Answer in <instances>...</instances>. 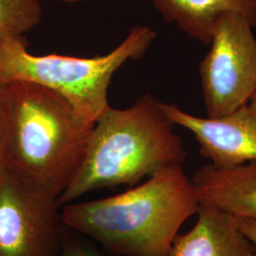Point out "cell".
<instances>
[{
	"label": "cell",
	"instance_id": "cell-1",
	"mask_svg": "<svg viewBox=\"0 0 256 256\" xmlns=\"http://www.w3.org/2000/svg\"><path fill=\"white\" fill-rule=\"evenodd\" d=\"M200 204L182 164L160 169L126 192L62 207L64 225L116 256H168Z\"/></svg>",
	"mask_w": 256,
	"mask_h": 256
},
{
	"label": "cell",
	"instance_id": "cell-9",
	"mask_svg": "<svg viewBox=\"0 0 256 256\" xmlns=\"http://www.w3.org/2000/svg\"><path fill=\"white\" fill-rule=\"evenodd\" d=\"M189 232L174 238L168 256H254V248L236 218L200 207Z\"/></svg>",
	"mask_w": 256,
	"mask_h": 256
},
{
	"label": "cell",
	"instance_id": "cell-13",
	"mask_svg": "<svg viewBox=\"0 0 256 256\" xmlns=\"http://www.w3.org/2000/svg\"><path fill=\"white\" fill-rule=\"evenodd\" d=\"M66 226V225H64ZM60 256H106L92 243L80 238L76 232L64 227L63 245Z\"/></svg>",
	"mask_w": 256,
	"mask_h": 256
},
{
	"label": "cell",
	"instance_id": "cell-4",
	"mask_svg": "<svg viewBox=\"0 0 256 256\" xmlns=\"http://www.w3.org/2000/svg\"><path fill=\"white\" fill-rule=\"evenodd\" d=\"M155 30L135 26L111 52L92 58L32 54L24 36L0 40V82L27 81L64 97L84 119L95 122L110 108L113 75L128 60L142 58L155 41Z\"/></svg>",
	"mask_w": 256,
	"mask_h": 256
},
{
	"label": "cell",
	"instance_id": "cell-11",
	"mask_svg": "<svg viewBox=\"0 0 256 256\" xmlns=\"http://www.w3.org/2000/svg\"><path fill=\"white\" fill-rule=\"evenodd\" d=\"M42 18L40 0H0V40L23 36L39 25Z\"/></svg>",
	"mask_w": 256,
	"mask_h": 256
},
{
	"label": "cell",
	"instance_id": "cell-10",
	"mask_svg": "<svg viewBox=\"0 0 256 256\" xmlns=\"http://www.w3.org/2000/svg\"><path fill=\"white\" fill-rule=\"evenodd\" d=\"M168 23L209 46L220 19L239 14L256 28V0H147Z\"/></svg>",
	"mask_w": 256,
	"mask_h": 256
},
{
	"label": "cell",
	"instance_id": "cell-6",
	"mask_svg": "<svg viewBox=\"0 0 256 256\" xmlns=\"http://www.w3.org/2000/svg\"><path fill=\"white\" fill-rule=\"evenodd\" d=\"M52 192L0 173V256H60L64 224Z\"/></svg>",
	"mask_w": 256,
	"mask_h": 256
},
{
	"label": "cell",
	"instance_id": "cell-15",
	"mask_svg": "<svg viewBox=\"0 0 256 256\" xmlns=\"http://www.w3.org/2000/svg\"><path fill=\"white\" fill-rule=\"evenodd\" d=\"M61 2H64V3H77V2H82L84 0H59Z\"/></svg>",
	"mask_w": 256,
	"mask_h": 256
},
{
	"label": "cell",
	"instance_id": "cell-12",
	"mask_svg": "<svg viewBox=\"0 0 256 256\" xmlns=\"http://www.w3.org/2000/svg\"><path fill=\"white\" fill-rule=\"evenodd\" d=\"M9 135V90L7 84L0 82V173L6 166Z\"/></svg>",
	"mask_w": 256,
	"mask_h": 256
},
{
	"label": "cell",
	"instance_id": "cell-8",
	"mask_svg": "<svg viewBox=\"0 0 256 256\" xmlns=\"http://www.w3.org/2000/svg\"><path fill=\"white\" fill-rule=\"evenodd\" d=\"M191 180L200 207L256 222V162L230 167L208 164Z\"/></svg>",
	"mask_w": 256,
	"mask_h": 256
},
{
	"label": "cell",
	"instance_id": "cell-3",
	"mask_svg": "<svg viewBox=\"0 0 256 256\" xmlns=\"http://www.w3.org/2000/svg\"><path fill=\"white\" fill-rule=\"evenodd\" d=\"M6 168L58 198L82 164L94 124L64 97L27 81L8 82Z\"/></svg>",
	"mask_w": 256,
	"mask_h": 256
},
{
	"label": "cell",
	"instance_id": "cell-14",
	"mask_svg": "<svg viewBox=\"0 0 256 256\" xmlns=\"http://www.w3.org/2000/svg\"><path fill=\"white\" fill-rule=\"evenodd\" d=\"M238 226L242 232L247 236L248 239L252 244L254 252V256H256V222L247 218H236Z\"/></svg>",
	"mask_w": 256,
	"mask_h": 256
},
{
	"label": "cell",
	"instance_id": "cell-5",
	"mask_svg": "<svg viewBox=\"0 0 256 256\" xmlns=\"http://www.w3.org/2000/svg\"><path fill=\"white\" fill-rule=\"evenodd\" d=\"M246 18L227 14L220 19L210 50L200 63L202 97L207 117L229 114L256 92V37Z\"/></svg>",
	"mask_w": 256,
	"mask_h": 256
},
{
	"label": "cell",
	"instance_id": "cell-7",
	"mask_svg": "<svg viewBox=\"0 0 256 256\" xmlns=\"http://www.w3.org/2000/svg\"><path fill=\"white\" fill-rule=\"evenodd\" d=\"M174 126L190 131L210 164L230 167L256 162V92L244 104L218 118L198 117L174 104H162Z\"/></svg>",
	"mask_w": 256,
	"mask_h": 256
},
{
	"label": "cell",
	"instance_id": "cell-2",
	"mask_svg": "<svg viewBox=\"0 0 256 256\" xmlns=\"http://www.w3.org/2000/svg\"><path fill=\"white\" fill-rule=\"evenodd\" d=\"M162 104L146 93L128 108L106 110L94 122L82 164L58 198V206L98 189L134 185L162 168L183 164L187 152L182 138Z\"/></svg>",
	"mask_w": 256,
	"mask_h": 256
}]
</instances>
